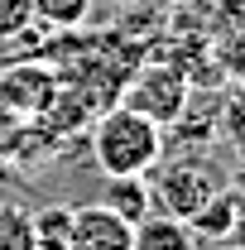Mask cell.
Returning a JSON list of instances; mask_svg holds the SVG:
<instances>
[{
    "mask_svg": "<svg viewBox=\"0 0 245 250\" xmlns=\"http://www.w3.org/2000/svg\"><path fill=\"white\" fill-rule=\"evenodd\" d=\"M187 92H192V82H187L183 67H173V62H144L121 87V106L140 111L159 130H168V125L178 121V111L187 106Z\"/></svg>",
    "mask_w": 245,
    "mask_h": 250,
    "instance_id": "2",
    "label": "cell"
},
{
    "mask_svg": "<svg viewBox=\"0 0 245 250\" xmlns=\"http://www.w3.org/2000/svg\"><path fill=\"white\" fill-rule=\"evenodd\" d=\"M202 241L192 236V226L178 217H163V212H149L144 221H135V236H130V250H197Z\"/></svg>",
    "mask_w": 245,
    "mask_h": 250,
    "instance_id": "6",
    "label": "cell"
},
{
    "mask_svg": "<svg viewBox=\"0 0 245 250\" xmlns=\"http://www.w3.org/2000/svg\"><path fill=\"white\" fill-rule=\"evenodd\" d=\"M34 217V250H72V207L53 202V207H39Z\"/></svg>",
    "mask_w": 245,
    "mask_h": 250,
    "instance_id": "10",
    "label": "cell"
},
{
    "mask_svg": "<svg viewBox=\"0 0 245 250\" xmlns=\"http://www.w3.org/2000/svg\"><path fill=\"white\" fill-rule=\"evenodd\" d=\"M92 5H106V10H121V5H130V0H92Z\"/></svg>",
    "mask_w": 245,
    "mask_h": 250,
    "instance_id": "17",
    "label": "cell"
},
{
    "mask_svg": "<svg viewBox=\"0 0 245 250\" xmlns=\"http://www.w3.org/2000/svg\"><path fill=\"white\" fill-rule=\"evenodd\" d=\"M62 77L48 67V62H15V67H0V106L34 121L53 96H58Z\"/></svg>",
    "mask_w": 245,
    "mask_h": 250,
    "instance_id": "4",
    "label": "cell"
},
{
    "mask_svg": "<svg viewBox=\"0 0 245 250\" xmlns=\"http://www.w3.org/2000/svg\"><path fill=\"white\" fill-rule=\"evenodd\" d=\"M92 0H29V15L39 29L48 34H67V29H82L92 20Z\"/></svg>",
    "mask_w": 245,
    "mask_h": 250,
    "instance_id": "9",
    "label": "cell"
},
{
    "mask_svg": "<svg viewBox=\"0 0 245 250\" xmlns=\"http://www.w3.org/2000/svg\"><path fill=\"white\" fill-rule=\"evenodd\" d=\"M0 250H34V217L24 202H0Z\"/></svg>",
    "mask_w": 245,
    "mask_h": 250,
    "instance_id": "11",
    "label": "cell"
},
{
    "mask_svg": "<svg viewBox=\"0 0 245 250\" xmlns=\"http://www.w3.org/2000/svg\"><path fill=\"white\" fill-rule=\"evenodd\" d=\"M87 140H92L96 168L106 178H149V168L163 159V130L121 101L92 121Z\"/></svg>",
    "mask_w": 245,
    "mask_h": 250,
    "instance_id": "1",
    "label": "cell"
},
{
    "mask_svg": "<svg viewBox=\"0 0 245 250\" xmlns=\"http://www.w3.org/2000/svg\"><path fill=\"white\" fill-rule=\"evenodd\" d=\"M24 130H29L24 116H15V111L0 106V164H5V159H24V140H29Z\"/></svg>",
    "mask_w": 245,
    "mask_h": 250,
    "instance_id": "13",
    "label": "cell"
},
{
    "mask_svg": "<svg viewBox=\"0 0 245 250\" xmlns=\"http://www.w3.org/2000/svg\"><path fill=\"white\" fill-rule=\"evenodd\" d=\"M216 125H221V135H226V140L245 154V82L221 101V121H216Z\"/></svg>",
    "mask_w": 245,
    "mask_h": 250,
    "instance_id": "12",
    "label": "cell"
},
{
    "mask_svg": "<svg viewBox=\"0 0 245 250\" xmlns=\"http://www.w3.org/2000/svg\"><path fill=\"white\" fill-rule=\"evenodd\" d=\"M29 24H34L29 0H0V43H15Z\"/></svg>",
    "mask_w": 245,
    "mask_h": 250,
    "instance_id": "14",
    "label": "cell"
},
{
    "mask_svg": "<svg viewBox=\"0 0 245 250\" xmlns=\"http://www.w3.org/2000/svg\"><path fill=\"white\" fill-rule=\"evenodd\" d=\"M231 192H236V202H241V212H245V168H241V178L231 183Z\"/></svg>",
    "mask_w": 245,
    "mask_h": 250,
    "instance_id": "16",
    "label": "cell"
},
{
    "mask_svg": "<svg viewBox=\"0 0 245 250\" xmlns=\"http://www.w3.org/2000/svg\"><path fill=\"white\" fill-rule=\"evenodd\" d=\"M226 72H231L236 82H245V34L236 43H226Z\"/></svg>",
    "mask_w": 245,
    "mask_h": 250,
    "instance_id": "15",
    "label": "cell"
},
{
    "mask_svg": "<svg viewBox=\"0 0 245 250\" xmlns=\"http://www.w3.org/2000/svg\"><path fill=\"white\" fill-rule=\"evenodd\" d=\"M101 207H111L116 217H125L130 226L135 221H144L154 212V197H149V178H106L101 188V197H96Z\"/></svg>",
    "mask_w": 245,
    "mask_h": 250,
    "instance_id": "7",
    "label": "cell"
},
{
    "mask_svg": "<svg viewBox=\"0 0 245 250\" xmlns=\"http://www.w3.org/2000/svg\"><path fill=\"white\" fill-rule=\"evenodd\" d=\"M241 217H245V212H241V202H236V192H231V188H216L212 202L187 221V226H192L197 241H202V236H207V241H226V236L236 231V221H241Z\"/></svg>",
    "mask_w": 245,
    "mask_h": 250,
    "instance_id": "8",
    "label": "cell"
},
{
    "mask_svg": "<svg viewBox=\"0 0 245 250\" xmlns=\"http://www.w3.org/2000/svg\"><path fill=\"white\" fill-rule=\"evenodd\" d=\"M135 226L125 217H116L111 207L87 202V207H72V250H130Z\"/></svg>",
    "mask_w": 245,
    "mask_h": 250,
    "instance_id": "5",
    "label": "cell"
},
{
    "mask_svg": "<svg viewBox=\"0 0 245 250\" xmlns=\"http://www.w3.org/2000/svg\"><path fill=\"white\" fill-rule=\"evenodd\" d=\"M149 173H154V183H149L154 207H159L163 217H178V221H192L212 202V192L221 188L212 178V168H202L197 159H173V164L159 159Z\"/></svg>",
    "mask_w": 245,
    "mask_h": 250,
    "instance_id": "3",
    "label": "cell"
}]
</instances>
